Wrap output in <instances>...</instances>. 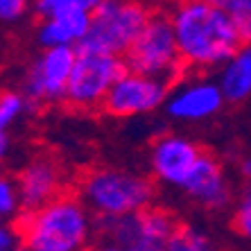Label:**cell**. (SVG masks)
Masks as SVG:
<instances>
[{"instance_id": "cell-13", "label": "cell", "mask_w": 251, "mask_h": 251, "mask_svg": "<svg viewBox=\"0 0 251 251\" xmlns=\"http://www.w3.org/2000/svg\"><path fill=\"white\" fill-rule=\"evenodd\" d=\"M93 21V9L82 5L57 7L50 16L41 18L36 27V43L41 48L52 46H77L86 36Z\"/></svg>"}, {"instance_id": "cell-10", "label": "cell", "mask_w": 251, "mask_h": 251, "mask_svg": "<svg viewBox=\"0 0 251 251\" xmlns=\"http://www.w3.org/2000/svg\"><path fill=\"white\" fill-rule=\"evenodd\" d=\"M204 147L183 134H161L150 145V168L158 183L168 188L183 186Z\"/></svg>"}, {"instance_id": "cell-5", "label": "cell", "mask_w": 251, "mask_h": 251, "mask_svg": "<svg viewBox=\"0 0 251 251\" xmlns=\"http://www.w3.org/2000/svg\"><path fill=\"white\" fill-rule=\"evenodd\" d=\"M125 64L129 70L143 75L163 79L165 84L175 86L176 79L183 75V64L172 21L165 14H152L143 32L138 34L131 48L125 52Z\"/></svg>"}, {"instance_id": "cell-1", "label": "cell", "mask_w": 251, "mask_h": 251, "mask_svg": "<svg viewBox=\"0 0 251 251\" xmlns=\"http://www.w3.org/2000/svg\"><path fill=\"white\" fill-rule=\"evenodd\" d=\"M186 68L220 70L242 46L235 16L208 0H181L170 12Z\"/></svg>"}, {"instance_id": "cell-20", "label": "cell", "mask_w": 251, "mask_h": 251, "mask_svg": "<svg viewBox=\"0 0 251 251\" xmlns=\"http://www.w3.org/2000/svg\"><path fill=\"white\" fill-rule=\"evenodd\" d=\"M29 12V0H0V25L21 23Z\"/></svg>"}, {"instance_id": "cell-19", "label": "cell", "mask_w": 251, "mask_h": 251, "mask_svg": "<svg viewBox=\"0 0 251 251\" xmlns=\"http://www.w3.org/2000/svg\"><path fill=\"white\" fill-rule=\"evenodd\" d=\"M231 226H233V231L240 238L251 245V188H247L245 193L240 195L235 210H233Z\"/></svg>"}, {"instance_id": "cell-17", "label": "cell", "mask_w": 251, "mask_h": 251, "mask_svg": "<svg viewBox=\"0 0 251 251\" xmlns=\"http://www.w3.org/2000/svg\"><path fill=\"white\" fill-rule=\"evenodd\" d=\"M213 249V238L204 228L197 226H179L170 240L168 251H208Z\"/></svg>"}, {"instance_id": "cell-14", "label": "cell", "mask_w": 251, "mask_h": 251, "mask_svg": "<svg viewBox=\"0 0 251 251\" xmlns=\"http://www.w3.org/2000/svg\"><path fill=\"white\" fill-rule=\"evenodd\" d=\"M18 195L23 210H36L52 201L61 190V172L52 158H34L18 176Z\"/></svg>"}, {"instance_id": "cell-24", "label": "cell", "mask_w": 251, "mask_h": 251, "mask_svg": "<svg viewBox=\"0 0 251 251\" xmlns=\"http://www.w3.org/2000/svg\"><path fill=\"white\" fill-rule=\"evenodd\" d=\"M235 27H238L240 41L251 43V12L238 14V16H235Z\"/></svg>"}, {"instance_id": "cell-26", "label": "cell", "mask_w": 251, "mask_h": 251, "mask_svg": "<svg viewBox=\"0 0 251 251\" xmlns=\"http://www.w3.org/2000/svg\"><path fill=\"white\" fill-rule=\"evenodd\" d=\"M9 147H12V138L7 134V129L0 125V161H5L9 156Z\"/></svg>"}, {"instance_id": "cell-4", "label": "cell", "mask_w": 251, "mask_h": 251, "mask_svg": "<svg viewBox=\"0 0 251 251\" xmlns=\"http://www.w3.org/2000/svg\"><path fill=\"white\" fill-rule=\"evenodd\" d=\"M181 224L165 208L147 206L120 217L98 215L95 235L100 247L120 251H165Z\"/></svg>"}, {"instance_id": "cell-9", "label": "cell", "mask_w": 251, "mask_h": 251, "mask_svg": "<svg viewBox=\"0 0 251 251\" xmlns=\"http://www.w3.org/2000/svg\"><path fill=\"white\" fill-rule=\"evenodd\" d=\"M77 46H52L29 64L23 77V93L39 104H59L66 100L70 73L75 66Z\"/></svg>"}, {"instance_id": "cell-21", "label": "cell", "mask_w": 251, "mask_h": 251, "mask_svg": "<svg viewBox=\"0 0 251 251\" xmlns=\"http://www.w3.org/2000/svg\"><path fill=\"white\" fill-rule=\"evenodd\" d=\"M102 0H34V9L36 14L41 18L50 16V14L57 9V7H64V5H82L86 9H95Z\"/></svg>"}, {"instance_id": "cell-7", "label": "cell", "mask_w": 251, "mask_h": 251, "mask_svg": "<svg viewBox=\"0 0 251 251\" xmlns=\"http://www.w3.org/2000/svg\"><path fill=\"white\" fill-rule=\"evenodd\" d=\"M150 9L143 0H102L93 9V21L86 36L77 46L123 54L138 39L150 21Z\"/></svg>"}, {"instance_id": "cell-23", "label": "cell", "mask_w": 251, "mask_h": 251, "mask_svg": "<svg viewBox=\"0 0 251 251\" xmlns=\"http://www.w3.org/2000/svg\"><path fill=\"white\" fill-rule=\"evenodd\" d=\"M208 2H213V5H217V7H222V9L231 12L233 16L245 14V12H251V0H208Z\"/></svg>"}, {"instance_id": "cell-16", "label": "cell", "mask_w": 251, "mask_h": 251, "mask_svg": "<svg viewBox=\"0 0 251 251\" xmlns=\"http://www.w3.org/2000/svg\"><path fill=\"white\" fill-rule=\"evenodd\" d=\"M36 100H29L25 93L18 91H0V125L9 129L14 123H18L25 113L36 111L39 109Z\"/></svg>"}, {"instance_id": "cell-22", "label": "cell", "mask_w": 251, "mask_h": 251, "mask_svg": "<svg viewBox=\"0 0 251 251\" xmlns=\"http://www.w3.org/2000/svg\"><path fill=\"white\" fill-rule=\"evenodd\" d=\"M18 247H23V238H21V231L0 220V251H14Z\"/></svg>"}, {"instance_id": "cell-8", "label": "cell", "mask_w": 251, "mask_h": 251, "mask_svg": "<svg viewBox=\"0 0 251 251\" xmlns=\"http://www.w3.org/2000/svg\"><path fill=\"white\" fill-rule=\"evenodd\" d=\"M170 95V84L136 70H125L102 102V111L111 118H140L158 111Z\"/></svg>"}, {"instance_id": "cell-2", "label": "cell", "mask_w": 251, "mask_h": 251, "mask_svg": "<svg viewBox=\"0 0 251 251\" xmlns=\"http://www.w3.org/2000/svg\"><path fill=\"white\" fill-rule=\"evenodd\" d=\"M23 247L29 251H79L91 245L95 220L82 197L57 195L36 210L18 215Z\"/></svg>"}, {"instance_id": "cell-25", "label": "cell", "mask_w": 251, "mask_h": 251, "mask_svg": "<svg viewBox=\"0 0 251 251\" xmlns=\"http://www.w3.org/2000/svg\"><path fill=\"white\" fill-rule=\"evenodd\" d=\"M238 175H240V181L245 183L247 188H251V156H242L238 161Z\"/></svg>"}, {"instance_id": "cell-6", "label": "cell", "mask_w": 251, "mask_h": 251, "mask_svg": "<svg viewBox=\"0 0 251 251\" xmlns=\"http://www.w3.org/2000/svg\"><path fill=\"white\" fill-rule=\"evenodd\" d=\"M127 70L123 54L77 46L75 66L66 86V104L79 111L102 109L106 93Z\"/></svg>"}, {"instance_id": "cell-15", "label": "cell", "mask_w": 251, "mask_h": 251, "mask_svg": "<svg viewBox=\"0 0 251 251\" xmlns=\"http://www.w3.org/2000/svg\"><path fill=\"white\" fill-rule=\"evenodd\" d=\"M217 82L231 104L251 100V43H242L220 68Z\"/></svg>"}, {"instance_id": "cell-11", "label": "cell", "mask_w": 251, "mask_h": 251, "mask_svg": "<svg viewBox=\"0 0 251 251\" xmlns=\"http://www.w3.org/2000/svg\"><path fill=\"white\" fill-rule=\"evenodd\" d=\"M226 98L220 82L213 79H190V82L170 86L165 100V113L176 123H204L215 118L224 109Z\"/></svg>"}, {"instance_id": "cell-3", "label": "cell", "mask_w": 251, "mask_h": 251, "mask_svg": "<svg viewBox=\"0 0 251 251\" xmlns=\"http://www.w3.org/2000/svg\"><path fill=\"white\" fill-rule=\"evenodd\" d=\"M79 197L95 215L120 217L154 204L156 186L152 179L125 168H95L79 183Z\"/></svg>"}, {"instance_id": "cell-18", "label": "cell", "mask_w": 251, "mask_h": 251, "mask_svg": "<svg viewBox=\"0 0 251 251\" xmlns=\"http://www.w3.org/2000/svg\"><path fill=\"white\" fill-rule=\"evenodd\" d=\"M21 195H18V183L9 176L0 175V220H12L21 215Z\"/></svg>"}, {"instance_id": "cell-12", "label": "cell", "mask_w": 251, "mask_h": 251, "mask_svg": "<svg viewBox=\"0 0 251 251\" xmlns=\"http://www.w3.org/2000/svg\"><path fill=\"white\" fill-rule=\"evenodd\" d=\"M190 201L206 210H224L233 201V190L228 183L224 163L213 152H201L183 186L179 188Z\"/></svg>"}]
</instances>
